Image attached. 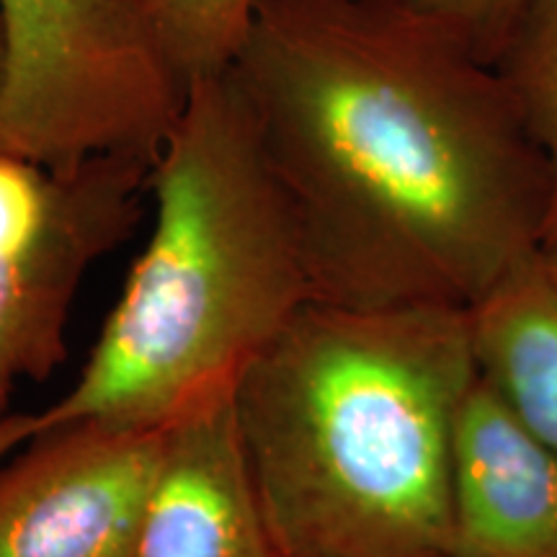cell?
<instances>
[{"label": "cell", "mask_w": 557, "mask_h": 557, "mask_svg": "<svg viewBox=\"0 0 557 557\" xmlns=\"http://www.w3.org/2000/svg\"><path fill=\"white\" fill-rule=\"evenodd\" d=\"M230 73L295 209L312 299L468 310L542 250L511 88L410 0H256Z\"/></svg>", "instance_id": "1"}, {"label": "cell", "mask_w": 557, "mask_h": 557, "mask_svg": "<svg viewBox=\"0 0 557 557\" xmlns=\"http://www.w3.org/2000/svg\"><path fill=\"white\" fill-rule=\"evenodd\" d=\"M152 230L58 400L0 423V462L70 426L163 431L235 393L243 372L312 302L295 209L225 73L191 83L150 173Z\"/></svg>", "instance_id": "2"}, {"label": "cell", "mask_w": 557, "mask_h": 557, "mask_svg": "<svg viewBox=\"0 0 557 557\" xmlns=\"http://www.w3.org/2000/svg\"><path fill=\"white\" fill-rule=\"evenodd\" d=\"M468 310L305 305L235 387L282 557H449Z\"/></svg>", "instance_id": "3"}, {"label": "cell", "mask_w": 557, "mask_h": 557, "mask_svg": "<svg viewBox=\"0 0 557 557\" xmlns=\"http://www.w3.org/2000/svg\"><path fill=\"white\" fill-rule=\"evenodd\" d=\"M0 152L47 169L99 156L156 163L189 88L145 0H0Z\"/></svg>", "instance_id": "4"}, {"label": "cell", "mask_w": 557, "mask_h": 557, "mask_svg": "<svg viewBox=\"0 0 557 557\" xmlns=\"http://www.w3.org/2000/svg\"><path fill=\"white\" fill-rule=\"evenodd\" d=\"M150 173L132 156L47 169L0 152V423L21 382L65 361L81 282L135 230Z\"/></svg>", "instance_id": "5"}, {"label": "cell", "mask_w": 557, "mask_h": 557, "mask_svg": "<svg viewBox=\"0 0 557 557\" xmlns=\"http://www.w3.org/2000/svg\"><path fill=\"white\" fill-rule=\"evenodd\" d=\"M163 431L70 426L0 462V557H137Z\"/></svg>", "instance_id": "6"}, {"label": "cell", "mask_w": 557, "mask_h": 557, "mask_svg": "<svg viewBox=\"0 0 557 557\" xmlns=\"http://www.w3.org/2000/svg\"><path fill=\"white\" fill-rule=\"evenodd\" d=\"M137 557H282L243 449L235 393L165 429Z\"/></svg>", "instance_id": "7"}, {"label": "cell", "mask_w": 557, "mask_h": 557, "mask_svg": "<svg viewBox=\"0 0 557 557\" xmlns=\"http://www.w3.org/2000/svg\"><path fill=\"white\" fill-rule=\"evenodd\" d=\"M449 557H557V455L475 377L449 472Z\"/></svg>", "instance_id": "8"}, {"label": "cell", "mask_w": 557, "mask_h": 557, "mask_svg": "<svg viewBox=\"0 0 557 557\" xmlns=\"http://www.w3.org/2000/svg\"><path fill=\"white\" fill-rule=\"evenodd\" d=\"M478 380L557 455V278L542 250L468 308Z\"/></svg>", "instance_id": "9"}, {"label": "cell", "mask_w": 557, "mask_h": 557, "mask_svg": "<svg viewBox=\"0 0 557 557\" xmlns=\"http://www.w3.org/2000/svg\"><path fill=\"white\" fill-rule=\"evenodd\" d=\"M493 65L504 75L547 173L542 248L557 246V0H527Z\"/></svg>", "instance_id": "10"}, {"label": "cell", "mask_w": 557, "mask_h": 557, "mask_svg": "<svg viewBox=\"0 0 557 557\" xmlns=\"http://www.w3.org/2000/svg\"><path fill=\"white\" fill-rule=\"evenodd\" d=\"M178 78L225 73L250 24L256 0H145Z\"/></svg>", "instance_id": "11"}, {"label": "cell", "mask_w": 557, "mask_h": 557, "mask_svg": "<svg viewBox=\"0 0 557 557\" xmlns=\"http://www.w3.org/2000/svg\"><path fill=\"white\" fill-rule=\"evenodd\" d=\"M410 3L447 21L485 60L496 62L527 0H410Z\"/></svg>", "instance_id": "12"}, {"label": "cell", "mask_w": 557, "mask_h": 557, "mask_svg": "<svg viewBox=\"0 0 557 557\" xmlns=\"http://www.w3.org/2000/svg\"><path fill=\"white\" fill-rule=\"evenodd\" d=\"M542 261H545V267L549 269V274L557 278V246L542 248Z\"/></svg>", "instance_id": "13"}, {"label": "cell", "mask_w": 557, "mask_h": 557, "mask_svg": "<svg viewBox=\"0 0 557 557\" xmlns=\"http://www.w3.org/2000/svg\"><path fill=\"white\" fill-rule=\"evenodd\" d=\"M3 73H5V24H3V11H0V86H3Z\"/></svg>", "instance_id": "14"}]
</instances>
